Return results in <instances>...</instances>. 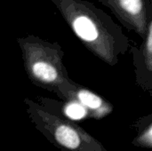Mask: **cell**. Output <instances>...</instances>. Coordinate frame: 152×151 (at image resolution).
Returning <instances> with one entry per match:
<instances>
[{"instance_id": "cell-1", "label": "cell", "mask_w": 152, "mask_h": 151, "mask_svg": "<svg viewBox=\"0 0 152 151\" xmlns=\"http://www.w3.org/2000/svg\"><path fill=\"white\" fill-rule=\"evenodd\" d=\"M84 46L113 67L130 51L131 40L104 11L87 0H51Z\"/></svg>"}, {"instance_id": "cell-2", "label": "cell", "mask_w": 152, "mask_h": 151, "mask_svg": "<svg viewBox=\"0 0 152 151\" xmlns=\"http://www.w3.org/2000/svg\"><path fill=\"white\" fill-rule=\"evenodd\" d=\"M24 69L31 83L57 94L72 82L64 64V51L57 42H49L35 35L18 37Z\"/></svg>"}, {"instance_id": "cell-3", "label": "cell", "mask_w": 152, "mask_h": 151, "mask_svg": "<svg viewBox=\"0 0 152 151\" xmlns=\"http://www.w3.org/2000/svg\"><path fill=\"white\" fill-rule=\"evenodd\" d=\"M24 104L31 124L61 151H108L75 122L49 111L31 99L25 98Z\"/></svg>"}, {"instance_id": "cell-4", "label": "cell", "mask_w": 152, "mask_h": 151, "mask_svg": "<svg viewBox=\"0 0 152 151\" xmlns=\"http://www.w3.org/2000/svg\"><path fill=\"white\" fill-rule=\"evenodd\" d=\"M108 7L128 30L145 39L149 23L150 0H98Z\"/></svg>"}, {"instance_id": "cell-5", "label": "cell", "mask_w": 152, "mask_h": 151, "mask_svg": "<svg viewBox=\"0 0 152 151\" xmlns=\"http://www.w3.org/2000/svg\"><path fill=\"white\" fill-rule=\"evenodd\" d=\"M63 101H74L82 105L89 113L90 118L100 120L110 115L113 106L102 95L72 81L61 88L56 94Z\"/></svg>"}, {"instance_id": "cell-6", "label": "cell", "mask_w": 152, "mask_h": 151, "mask_svg": "<svg viewBox=\"0 0 152 151\" xmlns=\"http://www.w3.org/2000/svg\"><path fill=\"white\" fill-rule=\"evenodd\" d=\"M133 55L136 85L144 92L152 95V0H150L149 23L147 35L140 46L133 45Z\"/></svg>"}, {"instance_id": "cell-7", "label": "cell", "mask_w": 152, "mask_h": 151, "mask_svg": "<svg viewBox=\"0 0 152 151\" xmlns=\"http://www.w3.org/2000/svg\"><path fill=\"white\" fill-rule=\"evenodd\" d=\"M134 127L136 133L132 144L138 148L152 150V114L138 118Z\"/></svg>"}, {"instance_id": "cell-8", "label": "cell", "mask_w": 152, "mask_h": 151, "mask_svg": "<svg viewBox=\"0 0 152 151\" xmlns=\"http://www.w3.org/2000/svg\"><path fill=\"white\" fill-rule=\"evenodd\" d=\"M61 113L65 118L73 122L83 118H90L88 111L82 105L74 101H63L61 108Z\"/></svg>"}]
</instances>
